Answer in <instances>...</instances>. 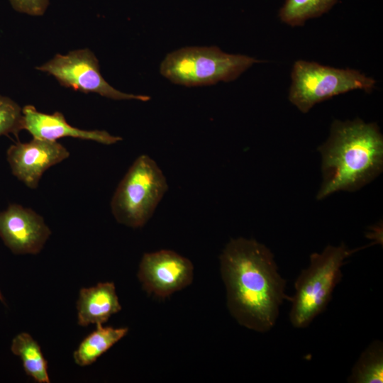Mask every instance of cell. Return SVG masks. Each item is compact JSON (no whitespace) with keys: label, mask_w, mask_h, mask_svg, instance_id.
Segmentation results:
<instances>
[{"label":"cell","mask_w":383,"mask_h":383,"mask_svg":"<svg viewBox=\"0 0 383 383\" xmlns=\"http://www.w3.org/2000/svg\"><path fill=\"white\" fill-rule=\"evenodd\" d=\"M227 306L241 326L260 333L276 324L286 280L270 250L254 239H231L219 257Z\"/></svg>","instance_id":"cell-1"},{"label":"cell","mask_w":383,"mask_h":383,"mask_svg":"<svg viewBox=\"0 0 383 383\" xmlns=\"http://www.w3.org/2000/svg\"><path fill=\"white\" fill-rule=\"evenodd\" d=\"M323 182L317 199L338 191L355 192L382 171L383 136L375 123L360 118L335 120L328 140L318 148Z\"/></svg>","instance_id":"cell-2"},{"label":"cell","mask_w":383,"mask_h":383,"mask_svg":"<svg viewBox=\"0 0 383 383\" xmlns=\"http://www.w3.org/2000/svg\"><path fill=\"white\" fill-rule=\"evenodd\" d=\"M355 251L344 243L328 245L320 252L310 255V263L294 282L295 294L290 298L289 320L296 328H304L330 302L333 292L342 279L341 268Z\"/></svg>","instance_id":"cell-3"},{"label":"cell","mask_w":383,"mask_h":383,"mask_svg":"<svg viewBox=\"0 0 383 383\" xmlns=\"http://www.w3.org/2000/svg\"><path fill=\"white\" fill-rule=\"evenodd\" d=\"M259 62L262 61L245 55L226 53L216 46L189 47L167 54L160 72L174 84L205 86L233 81Z\"/></svg>","instance_id":"cell-4"},{"label":"cell","mask_w":383,"mask_h":383,"mask_svg":"<svg viewBox=\"0 0 383 383\" xmlns=\"http://www.w3.org/2000/svg\"><path fill=\"white\" fill-rule=\"evenodd\" d=\"M168 189L167 179L156 162L148 155L138 157L118 184L111 209L119 223L141 228L152 217Z\"/></svg>","instance_id":"cell-5"},{"label":"cell","mask_w":383,"mask_h":383,"mask_svg":"<svg viewBox=\"0 0 383 383\" xmlns=\"http://www.w3.org/2000/svg\"><path fill=\"white\" fill-rule=\"evenodd\" d=\"M289 101L307 113L318 103L353 90L371 92L376 80L359 70L340 69L316 62L295 61L291 72Z\"/></svg>","instance_id":"cell-6"},{"label":"cell","mask_w":383,"mask_h":383,"mask_svg":"<svg viewBox=\"0 0 383 383\" xmlns=\"http://www.w3.org/2000/svg\"><path fill=\"white\" fill-rule=\"evenodd\" d=\"M36 69L52 75L62 86L85 94L96 93L114 100L148 101L150 99L148 96L127 94L111 87L101 74L97 58L87 48L73 50L64 55L57 54Z\"/></svg>","instance_id":"cell-7"},{"label":"cell","mask_w":383,"mask_h":383,"mask_svg":"<svg viewBox=\"0 0 383 383\" xmlns=\"http://www.w3.org/2000/svg\"><path fill=\"white\" fill-rule=\"evenodd\" d=\"M193 275L192 262L170 250L145 253L138 272L144 290L162 299L189 285Z\"/></svg>","instance_id":"cell-8"},{"label":"cell","mask_w":383,"mask_h":383,"mask_svg":"<svg viewBox=\"0 0 383 383\" xmlns=\"http://www.w3.org/2000/svg\"><path fill=\"white\" fill-rule=\"evenodd\" d=\"M69 155V151L61 143L35 138L26 143L17 142L6 151L13 175L30 189L38 187L47 170Z\"/></svg>","instance_id":"cell-9"},{"label":"cell","mask_w":383,"mask_h":383,"mask_svg":"<svg viewBox=\"0 0 383 383\" xmlns=\"http://www.w3.org/2000/svg\"><path fill=\"white\" fill-rule=\"evenodd\" d=\"M51 231L33 209L11 204L0 212V238L16 255L38 254Z\"/></svg>","instance_id":"cell-10"},{"label":"cell","mask_w":383,"mask_h":383,"mask_svg":"<svg viewBox=\"0 0 383 383\" xmlns=\"http://www.w3.org/2000/svg\"><path fill=\"white\" fill-rule=\"evenodd\" d=\"M22 113L23 130L35 138L57 141L59 138L72 137L104 145H112L123 140L106 131H87L73 127L59 111L48 114L38 111L32 105H26L22 109Z\"/></svg>","instance_id":"cell-11"},{"label":"cell","mask_w":383,"mask_h":383,"mask_svg":"<svg viewBox=\"0 0 383 383\" xmlns=\"http://www.w3.org/2000/svg\"><path fill=\"white\" fill-rule=\"evenodd\" d=\"M77 322L82 326L103 324L121 309L113 282L81 289L77 302Z\"/></svg>","instance_id":"cell-12"},{"label":"cell","mask_w":383,"mask_h":383,"mask_svg":"<svg viewBox=\"0 0 383 383\" xmlns=\"http://www.w3.org/2000/svg\"><path fill=\"white\" fill-rule=\"evenodd\" d=\"M128 331V328L96 325V330L84 338L74 351L73 357L75 363L82 367L92 364L123 338Z\"/></svg>","instance_id":"cell-13"},{"label":"cell","mask_w":383,"mask_h":383,"mask_svg":"<svg viewBox=\"0 0 383 383\" xmlns=\"http://www.w3.org/2000/svg\"><path fill=\"white\" fill-rule=\"evenodd\" d=\"M11 350L22 361L26 373L39 383H49L48 362L39 344L28 333H21L12 340Z\"/></svg>","instance_id":"cell-14"},{"label":"cell","mask_w":383,"mask_h":383,"mask_svg":"<svg viewBox=\"0 0 383 383\" xmlns=\"http://www.w3.org/2000/svg\"><path fill=\"white\" fill-rule=\"evenodd\" d=\"M338 0H284L278 16L292 27L302 26L311 19L329 11Z\"/></svg>","instance_id":"cell-15"},{"label":"cell","mask_w":383,"mask_h":383,"mask_svg":"<svg viewBox=\"0 0 383 383\" xmlns=\"http://www.w3.org/2000/svg\"><path fill=\"white\" fill-rule=\"evenodd\" d=\"M350 383L383 382V345L378 340L372 341L362 353L351 374Z\"/></svg>","instance_id":"cell-16"},{"label":"cell","mask_w":383,"mask_h":383,"mask_svg":"<svg viewBox=\"0 0 383 383\" xmlns=\"http://www.w3.org/2000/svg\"><path fill=\"white\" fill-rule=\"evenodd\" d=\"M23 130L21 106L11 98L0 94V136L14 134Z\"/></svg>","instance_id":"cell-17"},{"label":"cell","mask_w":383,"mask_h":383,"mask_svg":"<svg viewBox=\"0 0 383 383\" xmlns=\"http://www.w3.org/2000/svg\"><path fill=\"white\" fill-rule=\"evenodd\" d=\"M12 8L30 16H42L45 12L49 0H9Z\"/></svg>","instance_id":"cell-18"},{"label":"cell","mask_w":383,"mask_h":383,"mask_svg":"<svg viewBox=\"0 0 383 383\" xmlns=\"http://www.w3.org/2000/svg\"><path fill=\"white\" fill-rule=\"evenodd\" d=\"M0 301H2V302H4V299L3 295L1 293V292H0Z\"/></svg>","instance_id":"cell-19"}]
</instances>
